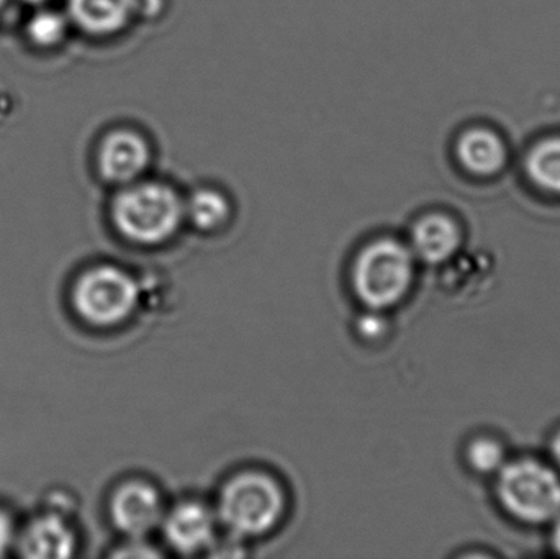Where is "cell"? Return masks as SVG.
I'll return each instance as SVG.
<instances>
[{"mask_svg": "<svg viewBox=\"0 0 560 559\" xmlns=\"http://www.w3.org/2000/svg\"><path fill=\"white\" fill-rule=\"evenodd\" d=\"M493 492L502 511L529 527L551 525L560 515V473L535 456L510 458L493 476Z\"/></svg>", "mask_w": 560, "mask_h": 559, "instance_id": "1", "label": "cell"}, {"mask_svg": "<svg viewBox=\"0 0 560 559\" xmlns=\"http://www.w3.org/2000/svg\"><path fill=\"white\" fill-rule=\"evenodd\" d=\"M118 232L137 245H160L176 235L184 220V199L174 187L158 180L124 186L112 206Z\"/></svg>", "mask_w": 560, "mask_h": 559, "instance_id": "2", "label": "cell"}, {"mask_svg": "<svg viewBox=\"0 0 560 559\" xmlns=\"http://www.w3.org/2000/svg\"><path fill=\"white\" fill-rule=\"evenodd\" d=\"M283 509L285 498L271 476L243 473L223 488L215 514L219 524L242 540L269 534L279 524Z\"/></svg>", "mask_w": 560, "mask_h": 559, "instance_id": "3", "label": "cell"}, {"mask_svg": "<svg viewBox=\"0 0 560 559\" xmlns=\"http://www.w3.org/2000/svg\"><path fill=\"white\" fill-rule=\"evenodd\" d=\"M417 258L410 246L384 238L365 246L355 259L352 284L359 301L372 311H385L404 301L415 279Z\"/></svg>", "mask_w": 560, "mask_h": 559, "instance_id": "4", "label": "cell"}, {"mask_svg": "<svg viewBox=\"0 0 560 559\" xmlns=\"http://www.w3.org/2000/svg\"><path fill=\"white\" fill-rule=\"evenodd\" d=\"M140 298V286L133 276L115 266L89 269L72 289L75 312L95 327H114L127 321Z\"/></svg>", "mask_w": 560, "mask_h": 559, "instance_id": "5", "label": "cell"}, {"mask_svg": "<svg viewBox=\"0 0 560 559\" xmlns=\"http://www.w3.org/2000/svg\"><path fill=\"white\" fill-rule=\"evenodd\" d=\"M454 163L474 180L502 177L515 161L512 141L499 125L474 120L463 125L451 144Z\"/></svg>", "mask_w": 560, "mask_h": 559, "instance_id": "6", "label": "cell"}, {"mask_svg": "<svg viewBox=\"0 0 560 559\" xmlns=\"http://www.w3.org/2000/svg\"><path fill=\"white\" fill-rule=\"evenodd\" d=\"M151 161L153 148L150 141L130 128L110 131L98 147V173L115 186L124 187L143 179Z\"/></svg>", "mask_w": 560, "mask_h": 559, "instance_id": "7", "label": "cell"}, {"mask_svg": "<svg viewBox=\"0 0 560 559\" xmlns=\"http://www.w3.org/2000/svg\"><path fill=\"white\" fill-rule=\"evenodd\" d=\"M164 515L163 499L147 482H127L117 489L110 501L112 522L121 534L133 540H141L158 531Z\"/></svg>", "mask_w": 560, "mask_h": 559, "instance_id": "8", "label": "cell"}, {"mask_svg": "<svg viewBox=\"0 0 560 559\" xmlns=\"http://www.w3.org/2000/svg\"><path fill=\"white\" fill-rule=\"evenodd\" d=\"M464 240L466 233L457 217L447 212H431L413 223L408 246L417 261L441 266L459 256Z\"/></svg>", "mask_w": 560, "mask_h": 559, "instance_id": "9", "label": "cell"}, {"mask_svg": "<svg viewBox=\"0 0 560 559\" xmlns=\"http://www.w3.org/2000/svg\"><path fill=\"white\" fill-rule=\"evenodd\" d=\"M219 519L202 502L187 501L164 515L163 528L167 544L183 555L209 550L215 544Z\"/></svg>", "mask_w": 560, "mask_h": 559, "instance_id": "10", "label": "cell"}, {"mask_svg": "<svg viewBox=\"0 0 560 559\" xmlns=\"http://www.w3.org/2000/svg\"><path fill=\"white\" fill-rule=\"evenodd\" d=\"M518 163L533 190L560 199V128H548L529 138Z\"/></svg>", "mask_w": 560, "mask_h": 559, "instance_id": "11", "label": "cell"}, {"mask_svg": "<svg viewBox=\"0 0 560 559\" xmlns=\"http://www.w3.org/2000/svg\"><path fill=\"white\" fill-rule=\"evenodd\" d=\"M75 535L69 522L58 514L33 519L19 535L15 547L28 559H66L75 551Z\"/></svg>", "mask_w": 560, "mask_h": 559, "instance_id": "12", "label": "cell"}, {"mask_svg": "<svg viewBox=\"0 0 560 559\" xmlns=\"http://www.w3.org/2000/svg\"><path fill=\"white\" fill-rule=\"evenodd\" d=\"M140 7V0H68V13L75 26L94 36L124 32Z\"/></svg>", "mask_w": 560, "mask_h": 559, "instance_id": "13", "label": "cell"}, {"mask_svg": "<svg viewBox=\"0 0 560 559\" xmlns=\"http://www.w3.org/2000/svg\"><path fill=\"white\" fill-rule=\"evenodd\" d=\"M232 213V206L225 194L212 187H202L184 199V217L196 229L202 232H213L220 229Z\"/></svg>", "mask_w": 560, "mask_h": 559, "instance_id": "14", "label": "cell"}, {"mask_svg": "<svg viewBox=\"0 0 560 559\" xmlns=\"http://www.w3.org/2000/svg\"><path fill=\"white\" fill-rule=\"evenodd\" d=\"M509 459L505 443L490 433L474 435L464 449V462L467 468L482 478H493Z\"/></svg>", "mask_w": 560, "mask_h": 559, "instance_id": "15", "label": "cell"}, {"mask_svg": "<svg viewBox=\"0 0 560 559\" xmlns=\"http://www.w3.org/2000/svg\"><path fill=\"white\" fill-rule=\"evenodd\" d=\"M68 19L55 10H39L28 23V36L36 45L55 46L66 36Z\"/></svg>", "mask_w": 560, "mask_h": 559, "instance_id": "16", "label": "cell"}, {"mask_svg": "<svg viewBox=\"0 0 560 559\" xmlns=\"http://www.w3.org/2000/svg\"><path fill=\"white\" fill-rule=\"evenodd\" d=\"M16 532L12 517L0 509V558L5 557L15 547Z\"/></svg>", "mask_w": 560, "mask_h": 559, "instance_id": "17", "label": "cell"}, {"mask_svg": "<svg viewBox=\"0 0 560 559\" xmlns=\"http://www.w3.org/2000/svg\"><path fill=\"white\" fill-rule=\"evenodd\" d=\"M369 314H365L364 317L359 321V331H361L362 337L368 338H378L385 331V321L377 314L378 311H372L369 308Z\"/></svg>", "mask_w": 560, "mask_h": 559, "instance_id": "18", "label": "cell"}, {"mask_svg": "<svg viewBox=\"0 0 560 559\" xmlns=\"http://www.w3.org/2000/svg\"><path fill=\"white\" fill-rule=\"evenodd\" d=\"M549 463L560 473V427L552 432L548 443Z\"/></svg>", "mask_w": 560, "mask_h": 559, "instance_id": "19", "label": "cell"}, {"mask_svg": "<svg viewBox=\"0 0 560 559\" xmlns=\"http://www.w3.org/2000/svg\"><path fill=\"white\" fill-rule=\"evenodd\" d=\"M549 527H551L549 541H551L552 551L560 557V515L551 525H549Z\"/></svg>", "mask_w": 560, "mask_h": 559, "instance_id": "20", "label": "cell"}, {"mask_svg": "<svg viewBox=\"0 0 560 559\" xmlns=\"http://www.w3.org/2000/svg\"><path fill=\"white\" fill-rule=\"evenodd\" d=\"M20 2L33 3V5H38V3L46 2V0H20Z\"/></svg>", "mask_w": 560, "mask_h": 559, "instance_id": "21", "label": "cell"}]
</instances>
